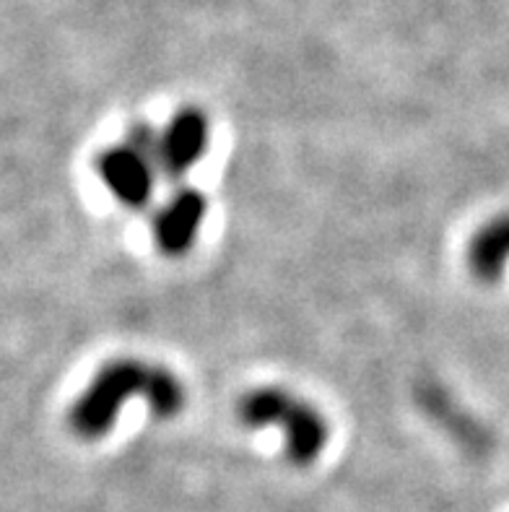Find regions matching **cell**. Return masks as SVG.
<instances>
[{"instance_id":"obj_1","label":"cell","mask_w":509,"mask_h":512,"mask_svg":"<svg viewBox=\"0 0 509 512\" xmlns=\"http://www.w3.org/2000/svg\"><path fill=\"white\" fill-rule=\"evenodd\" d=\"M146 401L156 419H174L185 409L187 390L182 380L162 364L138 357L112 359L89 380L73 401L68 424L81 440H102L115 427L125 403Z\"/></svg>"},{"instance_id":"obj_2","label":"cell","mask_w":509,"mask_h":512,"mask_svg":"<svg viewBox=\"0 0 509 512\" xmlns=\"http://www.w3.org/2000/svg\"><path fill=\"white\" fill-rule=\"evenodd\" d=\"M237 416L247 429H278L291 466H312L328 448L330 427L323 411L278 385L247 390L237 403Z\"/></svg>"},{"instance_id":"obj_3","label":"cell","mask_w":509,"mask_h":512,"mask_svg":"<svg viewBox=\"0 0 509 512\" xmlns=\"http://www.w3.org/2000/svg\"><path fill=\"white\" fill-rule=\"evenodd\" d=\"M156 138L159 130L136 123L123 141L97 156L94 169L99 180L120 206L141 211L154 198L156 177H162L156 162Z\"/></svg>"},{"instance_id":"obj_4","label":"cell","mask_w":509,"mask_h":512,"mask_svg":"<svg viewBox=\"0 0 509 512\" xmlns=\"http://www.w3.org/2000/svg\"><path fill=\"white\" fill-rule=\"evenodd\" d=\"M211 120L200 107H182L167 120L156 138V162L167 180L177 182L206 156Z\"/></svg>"},{"instance_id":"obj_5","label":"cell","mask_w":509,"mask_h":512,"mask_svg":"<svg viewBox=\"0 0 509 512\" xmlns=\"http://www.w3.org/2000/svg\"><path fill=\"white\" fill-rule=\"evenodd\" d=\"M208 216L206 195L195 188L180 185L159 206L154 216V242L167 258H182L193 250L203 221Z\"/></svg>"},{"instance_id":"obj_6","label":"cell","mask_w":509,"mask_h":512,"mask_svg":"<svg viewBox=\"0 0 509 512\" xmlns=\"http://www.w3.org/2000/svg\"><path fill=\"white\" fill-rule=\"evenodd\" d=\"M465 260L478 281L497 284L502 279L509 263V211L494 216L473 232Z\"/></svg>"}]
</instances>
